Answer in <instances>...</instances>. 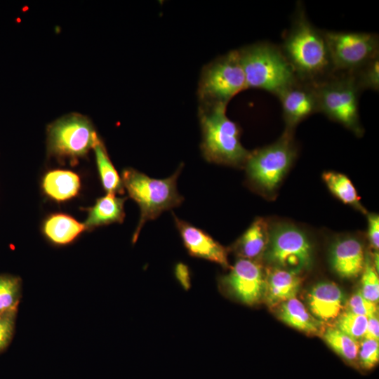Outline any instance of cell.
Here are the masks:
<instances>
[{
    "mask_svg": "<svg viewBox=\"0 0 379 379\" xmlns=\"http://www.w3.org/2000/svg\"><path fill=\"white\" fill-rule=\"evenodd\" d=\"M280 48L299 81L316 84L334 74L324 31L309 20L302 4Z\"/></svg>",
    "mask_w": 379,
    "mask_h": 379,
    "instance_id": "1",
    "label": "cell"
},
{
    "mask_svg": "<svg viewBox=\"0 0 379 379\" xmlns=\"http://www.w3.org/2000/svg\"><path fill=\"white\" fill-rule=\"evenodd\" d=\"M226 106L222 103L204 105L200 110L201 152L209 162L245 166L250 152L241 145L239 127L227 117Z\"/></svg>",
    "mask_w": 379,
    "mask_h": 379,
    "instance_id": "2",
    "label": "cell"
},
{
    "mask_svg": "<svg viewBox=\"0 0 379 379\" xmlns=\"http://www.w3.org/2000/svg\"><path fill=\"white\" fill-rule=\"evenodd\" d=\"M182 168L181 164L171 176L164 179L150 178L134 168H124L121 180L128 196L140 208V219L133 234L135 243L140 230L148 221L158 218L164 211L178 206L184 200L177 189V180Z\"/></svg>",
    "mask_w": 379,
    "mask_h": 379,
    "instance_id": "3",
    "label": "cell"
},
{
    "mask_svg": "<svg viewBox=\"0 0 379 379\" xmlns=\"http://www.w3.org/2000/svg\"><path fill=\"white\" fill-rule=\"evenodd\" d=\"M246 87L264 90L277 96L297 79L280 47L257 42L238 49Z\"/></svg>",
    "mask_w": 379,
    "mask_h": 379,
    "instance_id": "4",
    "label": "cell"
},
{
    "mask_svg": "<svg viewBox=\"0 0 379 379\" xmlns=\"http://www.w3.org/2000/svg\"><path fill=\"white\" fill-rule=\"evenodd\" d=\"M319 112L360 134L359 90L350 73H334L315 84Z\"/></svg>",
    "mask_w": 379,
    "mask_h": 379,
    "instance_id": "5",
    "label": "cell"
},
{
    "mask_svg": "<svg viewBox=\"0 0 379 379\" xmlns=\"http://www.w3.org/2000/svg\"><path fill=\"white\" fill-rule=\"evenodd\" d=\"M100 140L91 121L86 116L71 113L52 122L47 128L48 154L69 159L76 164Z\"/></svg>",
    "mask_w": 379,
    "mask_h": 379,
    "instance_id": "6",
    "label": "cell"
},
{
    "mask_svg": "<svg viewBox=\"0 0 379 379\" xmlns=\"http://www.w3.org/2000/svg\"><path fill=\"white\" fill-rule=\"evenodd\" d=\"M247 88L238 50H233L208 64L200 78L198 94L204 105H227Z\"/></svg>",
    "mask_w": 379,
    "mask_h": 379,
    "instance_id": "7",
    "label": "cell"
},
{
    "mask_svg": "<svg viewBox=\"0 0 379 379\" xmlns=\"http://www.w3.org/2000/svg\"><path fill=\"white\" fill-rule=\"evenodd\" d=\"M295 156L292 132L286 131L275 142L250 152L245 164L250 182L265 192L274 190Z\"/></svg>",
    "mask_w": 379,
    "mask_h": 379,
    "instance_id": "8",
    "label": "cell"
},
{
    "mask_svg": "<svg viewBox=\"0 0 379 379\" xmlns=\"http://www.w3.org/2000/svg\"><path fill=\"white\" fill-rule=\"evenodd\" d=\"M323 31L334 73H352L379 56L376 33Z\"/></svg>",
    "mask_w": 379,
    "mask_h": 379,
    "instance_id": "9",
    "label": "cell"
},
{
    "mask_svg": "<svg viewBox=\"0 0 379 379\" xmlns=\"http://www.w3.org/2000/svg\"><path fill=\"white\" fill-rule=\"evenodd\" d=\"M312 246L307 235L291 225H280L270 232L262 256L270 267L300 274L312 262Z\"/></svg>",
    "mask_w": 379,
    "mask_h": 379,
    "instance_id": "10",
    "label": "cell"
},
{
    "mask_svg": "<svg viewBox=\"0 0 379 379\" xmlns=\"http://www.w3.org/2000/svg\"><path fill=\"white\" fill-rule=\"evenodd\" d=\"M220 282L223 290L246 305H254L264 298L265 271L257 260L239 258Z\"/></svg>",
    "mask_w": 379,
    "mask_h": 379,
    "instance_id": "11",
    "label": "cell"
},
{
    "mask_svg": "<svg viewBox=\"0 0 379 379\" xmlns=\"http://www.w3.org/2000/svg\"><path fill=\"white\" fill-rule=\"evenodd\" d=\"M280 100L286 131L300 121L319 112V104L315 84L298 80L277 96Z\"/></svg>",
    "mask_w": 379,
    "mask_h": 379,
    "instance_id": "12",
    "label": "cell"
},
{
    "mask_svg": "<svg viewBox=\"0 0 379 379\" xmlns=\"http://www.w3.org/2000/svg\"><path fill=\"white\" fill-rule=\"evenodd\" d=\"M183 244L189 254L215 262L225 268L230 267L227 250L208 233L173 214Z\"/></svg>",
    "mask_w": 379,
    "mask_h": 379,
    "instance_id": "13",
    "label": "cell"
},
{
    "mask_svg": "<svg viewBox=\"0 0 379 379\" xmlns=\"http://www.w3.org/2000/svg\"><path fill=\"white\" fill-rule=\"evenodd\" d=\"M307 309L322 322L335 319L346 307V297L340 287L332 281H320L306 295Z\"/></svg>",
    "mask_w": 379,
    "mask_h": 379,
    "instance_id": "14",
    "label": "cell"
},
{
    "mask_svg": "<svg viewBox=\"0 0 379 379\" xmlns=\"http://www.w3.org/2000/svg\"><path fill=\"white\" fill-rule=\"evenodd\" d=\"M330 262L334 272L341 278L357 277L361 274L365 263L362 244L354 237L336 240L331 246Z\"/></svg>",
    "mask_w": 379,
    "mask_h": 379,
    "instance_id": "15",
    "label": "cell"
},
{
    "mask_svg": "<svg viewBox=\"0 0 379 379\" xmlns=\"http://www.w3.org/2000/svg\"><path fill=\"white\" fill-rule=\"evenodd\" d=\"M302 283L300 274L281 268L270 267L265 271L264 298L270 308L295 298Z\"/></svg>",
    "mask_w": 379,
    "mask_h": 379,
    "instance_id": "16",
    "label": "cell"
},
{
    "mask_svg": "<svg viewBox=\"0 0 379 379\" xmlns=\"http://www.w3.org/2000/svg\"><path fill=\"white\" fill-rule=\"evenodd\" d=\"M275 308L281 321L306 334L321 335L325 329L324 323L314 317L296 298L288 300Z\"/></svg>",
    "mask_w": 379,
    "mask_h": 379,
    "instance_id": "17",
    "label": "cell"
},
{
    "mask_svg": "<svg viewBox=\"0 0 379 379\" xmlns=\"http://www.w3.org/2000/svg\"><path fill=\"white\" fill-rule=\"evenodd\" d=\"M269 239L266 221L258 218L232 245V250L239 258L257 260L266 251Z\"/></svg>",
    "mask_w": 379,
    "mask_h": 379,
    "instance_id": "18",
    "label": "cell"
},
{
    "mask_svg": "<svg viewBox=\"0 0 379 379\" xmlns=\"http://www.w3.org/2000/svg\"><path fill=\"white\" fill-rule=\"evenodd\" d=\"M126 197L107 194L98 199L95 204L86 208L88 215L84 225L86 230H93L112 223H121L125 218L124 202Z\"/></svg>",
    "mask_w": 379,
    "mask_h": 379,
    "instance_id": "19",
    "label": "cell"
},
{
    "mask_svg": "<svg viewBox=\"0 0 379 379\" xmlns=\"http://www.w3.org/2000/svg\"><path fill=\"white\" fill-rule=\"evenodd\" d=\"M44 192L52 199L64 201L75 197L81 187L79 175L67 170L48 172L42 180Z\"/></svg>",
    "mask_w": 379,
    "mask_h": 379,
    "instance_id": "20",
    "label": "cell"
},
{
    "mask_svg": "<svg viewBox=\"0 0 379 379\" xmlns=\"http://www.w3.org/2000/svg\"><path fill=\"white\" fill-rule=\"evenodd\" d=\"M85 230L84 224L64 213H55L48 216L43 225L45 236L57 245L71 243Z\"/></svg>",
    "mask_w": 379,
    "mask_h": 379,
    "instance_id": "21",
    "label": "cell"
},
{
    "mask_svg": "<svg viewBox=\"0 0 379 379\" xmlns=\"http://www.w3.org/2000/svg\"><path fill=\"white\" fill-rule=\"evenodd\" d=\"M101 183L107 194L124 193L121 178L112 164L101 140L93 147Z\"/></svg>",
    "mask_w": 379,
    "mask_h": 379,
    "instance_id": "22",
    "label": "cell"
},
{
    "mask_svg": "<svg viewBox=\"0 0 379 379\" xmlns=\"http://www.w3.org/2000/svg\"><path fill=\"white\" fill-rule=\"evenodd\" d=\"M321 336L326 343L347 363L357 366L359 343L357 340L334 326L324 329Z\"/></svg>",
    "mask_w": 379,
    "mask_h": 379,
    "instance_id": "23",
    "label": "cell"
},
{
    "mask_svg": "<svg viewBox=\"0 0 379 379\" xmlns=\"http://www.w3.org/2000/svg\"><path fill=\"white\" fill-rule=\"evenodd\" d=\"M322 178L329 190L346 204L361 208L360 198L350 180L345 175L333 171L323 173Z\"/></svg>",
    "mask_w": 379,
    "mask_h": 379,
    "instance_id": "24",
    "label": "cell"
},
{
    "mask_svg": "<svg viewBox=\"0 0 379 379\" xmlns=\"http://www.w3.org/2000/svg\"><path fill=\"white\" fill-rule=\"evenodd\" d=\"M22 296V279L9 274H0V314L18 310Z\"/></svg>",
    "mask_w": 379,
    "mask_h": 379,
    "instance_id": "25",
    "label": "cell"
},
{
    "mask_svg": "<svg viewBox=\"0 0 379 379\" xmlns=\"http://www.w3.org/2000/svg\"><path fill=\"white\" fill-rule=\"evenodd\" d=\"M367 322L366 317L345 310L336 318L334 327L358 340L364 337Z\"/></svg>",
    "mask_w": 379,
    "mask_h": 379,
    "instance_id": "26",
    "label": "cell"
},
{
    "mask_svg": "<svg viewBox=\"0 0 379 379\" xmlns=\"http://www.w3.org/2000/svg\"><path fill=\"white\" fill-rule=\"evenodd\" d=\"M352 75L355 83L361 93L364 90H379V56L350 73Z\"/></svg>",
    "mask_w": 379,
    "mask_h": 379,
    "instance_id": "27",
    "label": "cell"
},
{
    "mask_svg": "<svg viewBox=\"0 0 379 379\" xmlns=\"http://www.w3.org/2000/svg\"><path fill=\"white\" fill-rule=\"evenodd\" d=\"M361 288L364 298L377 303L379 298V279L376 269L368 256L365 258V263L361 272Z\"/></svg>",
    "mask_w": 379,
    "mask_h": 379,
    "instance_id": "28",
    "label": "cell"
},
{
    "mask_svg": "<svg viewBox=\"0 0 379 379\" xmlns=\"http://www.w3.org/2000/svg\"><path fill=\"white\" fill-rule=\"evenodd\" d=\"M379 360L378 341L364 338L359 344L357 354V366L364 371L374 368Z\"/></svg>",
    "mask_w": 379,
    "mask_h": 379,
    "instance_id": "29",
    "label": "cell"
},
{
    "mask_svg": "<svg viewBox=\"0 0 379 379\" xmlns=\"http://www.w3.org/2000/svg\"><path fill=\"white\" fill-rule=\"evenodd\" d=\"M18 310L0 314V354L4 352L11 343L15 328Z\"/></svg>",
    "mask_w": 379,
    "mask_h": 379,
    "instance_id": "30",
    "label": "cell"
},
{
    "mask_svg": "<svg viewBox=\"0 0 379 379\" xmlns=\"http://www.w3.org/2000/svg\"><path fill=\"white\" fill-rule=\"evenodd\" d=\"M345 310L370 318L378 313L376 303L363 297L360 291L354 293L346 302Z\"/></svg>",
    "mask_w": 379,
    "mask_h": 379,
    "instance_id": "31",
    "label": "cell"
},
{
    "mask_svg": "<svg viewBox=\"0 0 379 379\" xmlns=\"http://www.w3.org/2000/svg\"><path fill=\"white\" fill-rule=\"evenodd\" d=\"M368 237L371 246L375 251L379 247V217L377 214L368 216Z\"/></svg>",
    "mask_w": 379,
    "mask_h": 379,
    "instance_id": "32",
    "label": "cell"
},
{
    "mask_svg": "<svg viewBox=\"0 0 379 379\" xmlns=\"http://www.w3.org/2000/svg\"><path fill=\"white\" fill-rule=\"evenodd\" d=\"M364 337L366 339H373L378 341L379 320L378 317L368 318L367 326Z\"/></svg>",
    "mask_w": 379,
    "mask_h": 379,
    "instance_id": "33",
    "label": "cell"
},
{
    "mask_svg": "<svg viewBox=\"0 0 379 379\" xmlns=\"http://www.w3.org/2000/svg\"><path fill=\"white\" fill-rule=\"evenodd\" d=\"M177 279L184 288L188 289L190 286V271L187 267L182 263H178L175 268Z\"/></svg>",
    "mask_w": 379,
    "mask_h": 379,
    "instance_id": "34",
    "label": "cell"
}]
</instances>
